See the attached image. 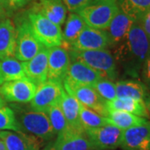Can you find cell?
<instances>
[{
	"instance_id": "1",
	"label": "cell",
	"mask_w": 150,
	"mask_h": 150,
	"mask_svg": "<svg viewBox=\"0 0 150 150\" xmlns=\"http://www.w3.org/2000/svg\"><path fill=\"white\" fill-rule=\"evenodd\" d=\"M112 48L113 58L125 74L139 78L145 59L150 51V39L139 23L134 22L123 42Z\"/></svg>"
},
{
	"instance_id": "2",
	"label": "cell",
	"mask_w": 150,
	"mask_h": 150,
	"mask_svg": "<svg viewBox=\"0 0 150 150\" xmlns=\"http://www.w3.org/2000/svg\"><path fill=\"white\" fill-rule=\"evenodd\" d=\"M10 108L15 114L20 132L33 135L43 141L53 139L56 135L47 112L36 111L23 104H13Z\"/></svg>"
},
{
	"instance_id": "3",
	"label": "cell",
	"mask_w": 150,
	"mask_h": 150,
	"mask_svg": "<svg viewBox=\"0 0 150 150\" xmlns=\"http://www.w3.org/2000/svg\"><path fill=\"white\" fill-rule=\"evenodd\" d=\"M70 60L84 64L97 72L102 79L113 81L118 78V66L110 51L107 49L89 51H69Z\"/></svg>"
},
{
	"instance_id": "4",
	"label": "cell",
	"mask_w": 150,
	"mask_h": 150,
	"mask_svg": "<svg viewBox=\"0 0 150 150\" xmlns=\"http://www.w3.org/2000/svg\"><path fill=\"white\" fill-rule=\"evenodd\" d=\"M28 21L33 36L44 48L62 45V30L59 25L48 20L40 13L29 11Z\"/></svg>"
},
{
	"instance_id": "5",
	"label": "cell",
	"mask_w": 150,
	"mask_h": 150,
	"mask_svg": "<svg viewBox=\"0 0 150 150\" xmlns=\"http://www.w3.org/2000/svg\"><path fill=\"white\" fill-rule=\"evenodd\" d=\"M118 10V0H107L92 3L79 11L78 14L83 18L87 26L106 30Z\"/></svg>"
},
{
	"instance_id": "6",
	"label": "cell",
	"mask_w": 150,
	"mask_h": 150,
	"mask_svg": "<svg viewBox=\"0 0 150 150\" xmlns=\"http://www.w3.org/2000/svg\"><path fill=\"white\" fill-rule=\"evenodd\" d=\"M15 56L21 62H27L36 56L44 47L33 36L28 18H23L17 24Z\"/></svg>"
},
{
	"instance_id": "7",
	"label": "cell",
	"mask_w": 150,
	"mask_h": 150,
	"mask_svg": "<svg viewBox=\"0 0 150 150\" xmlns=\"http://www.w3.org/2000/svg\"><path fill=\"white\" fill-rule=\"evenodd\" d=\"M93 150H112L119 148L123 130L112 124L84 130Z\"/></svg>"
},
{
	"instance_id": "8",
	"label": "cell",
	"mask_w": 150,
	"mask_h": 150,
	"mask_svg": "<svg viewBox=\"0 0 150 150\" xmlns=\"http://www.w3.org/2000/svg\"><path fill=\"white\" fill-rule=\"evenodd\" d=\"M64 92L62 83L47 80L38 86L36 93L30 102V107L36 111L47 112L58 104Z\"/></svg>"
},
{
	"instance_id": "9",
	"label": "cell",
	"mask_w": 150,
	"mask_h": 150,
	"mask_svg": "<svg viewBox=\"0 0 150 150\" xmlns=\"http://www.w3.org/2000/svg\"><path fill=\"white\" fill-rule=\"evenodd\" d=\"M64 91L75 98L80 104L91 109L101 116L107 117L108 110L106 101L103 99L92 86L66 85L64 84Z\"/></svg>"
},
{
	"instance_id": "10",
	"label": "cell",
	"mask_w": 150,
	"mask_h": 150,
	"mask_svg": "<svg viewBox=\"0 0 150 150\" xmlns=\"http://www.w3.org/2000/svg\"><path fill=\"white\" fill-rule=\"evenodd\" d=\"M37 88L32 81L24 78L0 85V96L7 102L28 103L32 101Z\"/></svg>"
},
{
	"instance_id": "11",
	"label": "cell",
	"mask_w": 150,
	"mask_h": 150,
	"mask_svg": "<svg viewBox=\"0 0 150 150\" xmlns=\"http://www.w3.org/2000/svg\"><path fill=\"white\" fill-rule=\"evenodd\" d=\"M109 47V39L106 30H100L86 26L79 36L71 45L70 50L89 51L101 50Z\"/></svg>"
},
{
	"instance_id": "12",
	"label": "cell",
	"mask_w": 150,
	"mask_h": 150,
	"mask_svg": "<svg viewBox=\"0 0 150 150\" xmlns=\"http://www.w3.org/2000/svg\"><path fill=\"white\" fill-rule=\"evenodd\" d=\"M48 49V80L63 84L71 64L69 51L61 46Z\"/></svg>"
},
{
	"instance_id": "13",
	"label": "cell",
	"mask_w": 150,
	"mask_h": 150,
	"mask_svg": "<svg viewBox=\"0 0 150 150\" xmlns=\"http://www.w3.org/2000/svg\"><path fill=\"white\" fill-rule=\"evenodd\" d=\"M119 148L123 150H150V122L123 130Z\"/></svg>"
},
{
	"instance_id": "14",
	"label": "cell",
	"mask_w": 150,
	"mask_h": 150,
	"mask_svg": "<svg viewBox=\"0 0 150 150\" xmlns=\"http://www.w3.org/2000/svg\"><path fill=\"white\" fill-rule=\"evenodd\" d=\"M51 145L54 150H93L84 130L73 128L58 134Z\"/></svg>"
},
{
	"instance_id": "15",
	"label": "cell",
	"mask_w": 150,
	"mask_h": 150,
	"mask_svg": "<svg viewBox=\"0 0 150 150\" xmlns=\"http://www.w3.org/2000/svg\"><path fill=\"white\" fill-rule=\"evenodd\" d=\"M101 77L91 68L84 64L73 61L71 62L68 73L63 81V85H87L93 86L99 81Z\"/></svg>"
},
{
	"instance_id": "16",
	"label": "cell",
	"mask_w": 150,
	"mask_h": 150,
	"mask_svg": "<svg viewBox=\"0 0 150 150\" xmlns=\"http://www.w3.org/2000/svg\"><path fill=\"white\" fill-rule=\"evenodd\" d=\"M48 49L43 48L32 59L23 62L26 78L37 87L48 80Z\"/></svg>"
},
{
	"instance_id": "17",
	"label": "cell",
	"mask_w": 150,
	"mask_h": 150,
	"mask_svg": "<svg viewBox=\"0 0 150 150\" xmlns=\"http://www.w3.org/2000/svg\"><path fill=\"white\" fill-rule=\"evenodd\" d=\"M0 139L7 150H39L42 139L31 134L16 131H1Z\"/></svg>"
},
{
	"instance_id": "18",
	"label": "cell",
	"mask_w": 150,
	"mask_h": 150,
	"mask_svg": "<svg viewBox=\"0 0 150 150\" xmlns=\"http://www.w3.org/2000/svg\"><path fill=\"white\" fill-rule=\"evenodd\" d=\"M31 12L38 13L59 26L67 18V8L63 0H33Z\"/></svg>"
},
{
	"instance_id": "19",
	"label": "cell",
	"mask_w": 150,
	"mask_h": 150,
	"mask_svg": "<svg viewBox=\"0 0 150 150\" xmlns=\"http://www.w3.org/2000/svg\"><path fill=\"white\" fill-rule=\"evenodd\" d=\"M17 31L9 18L0 20V60L14 58L16 51Z\"/></svg>"
},
{
	"instance_id": "20",
	"label": "cell",
	"mask_w": 150,
	"mask_h": 150,
	"mask_svg": "<svg viewBox=\"0 0 150 150\" xmlns=\"http://www.w3.org/2000/svg\"><path fill=\"white\" fill-rule=\"evenodd\" d=\"M134 23L129 16L119 9L106 29L109 39V47L113 48L123 42Z\"/></svg>"
},
{
	"instance_id": "21",
	"label": "cell",
	"mask_w": 150,
	"mask_h": 150,
	"mask_svg": "<svg viewBox=\"0 0 150 150\" xmlns=\"http://www.w3.org/2000/svg\"><path fill=\"white\" fill-rule=\"evenodd\" d=\"M117 98H130L144 101L149 98V88L138 80H122L115 83Z\"/></svg>"
},
{
	"instance_id": "22",
	"label": "cell",
	"mask_w": 150,
	"mask_h": 150,
	"mask_svg": "<svg viewBox=\"0 0 150 150\" xmlns=\"http://www.w3.org/2000/svg\"><path fill=\"white\" fill-rule=\"evenodd\" d=\"M107 110H119L130 112L141 118H149V113L144 101L130 98H116L111 101H106Z\"/></svg>"
},
{
	"instance_id": "23",
	"label": "cell",
	"mask_w": 150,
	"mask_h": 150,
	"mask_svg": "<svg viewBox=\"0 0 150 150\" xmlns=\"http://www.w3.org/2000/svg\"><path fill=\"white\" fill-rule=\"evenodd\" d=\"M86 26L84 21L78 13H70L68 18H66L64 31H62L61 47L69 51L71 45L78 38Z\"/></svg>"
},
{
	"instance_id": "24",
	"label": "cell",
	"mask_w": 150,
	"mask_h": 150,
	"mask_svg": "<svg viewBox=\"0 0 150 150\" xmlns=\"http://www.w3.org/2000/svg\"><path fill=\"white\" fill-rule=\"evenodd\" d=\"M59 104L70 127L78 130H83L79 119V102L64 91Z\"/></svg>"
},
{
	"instance_id": "25",
	"label": "cell",
	"mask_w": 150,
	"mask_h": 150,
	"mask_svg": "<svg viewBox=\"0 0 150 150\" xmlns=\"http://www.w3.org/2000/svg\"><path fill=\"white\" fill-rule=\"evenodd\" d=\"M26 78L23 62L16 58L0 60V85L7 82Z\"/></svg>"
},
{
	"instance_id": "26",
	"label": "cell",
	"mask_w": 150,
	"mask_h": 150,
	"mask_svg": "<svg viewBox=\"0 0 150 150\" xmlns=\"http://www.w3.org/2000/svg\"><path fill=\"white\" fill-rule=\"evenodd\" d=\"M106 118L108 123L109 124H112L123 131L148 122L146 118H141L130 112L119 110H108V115Z\"/></svg>"
},
{
	"instance_id": "27",
	"label": "cell",
	"mask_w": 150,
	"mask_h": 150,
	"mask_svg": "<svg viewBox=\"0 0 150 150\" xmlns=\"http://www.w3.org/2000/svg\"><path fill=\"white\" fill-rule=\"evenodd\" d=\"M118 6L133 21L139 23L145 13L150 10V0H118Z\"/></svg>"
},
{
	"instance_id": "28",
	"label": "cell",
	"mask_w": 150,
	"mask_h": 150,
	"mask_svg": "<svg viewBox=\"0 0 150 150\" xmlns=\"http://www.w3.org/2000/svg\"><path fill=\"white\" fill-rule=\"evenodd\" d=\"M79 119L83 130L99 128L103 125L109 124L108 123L107 118L101 116L82 104H80L79 107Z\"/></svg>"
},
{
	"instance_id": "29",
	"label": "cell",
	"mask_w": 150,
	"mask_h": 150,
	"mask_svg": "<svg viewBox=\"0 0 150 150\" xmlns=\"http://www.w3.org/2000/svg\"><path fill=\"white\" fill-rule=\"evenodd\" d=\"M48 118L53 127L55 134H60L71 128L65 118L64 112L62 111L59 104H55L51 108L48 112Z\"/></svg>"
},
{
	"instance_id": "30",
	"label": "cell",
	"mask_w": 150,
	"mask_h": 150,
	"mask_svg": "<svg viewBox=\"0 0 150 150\" xmlns=\"http://www.w3.org/2000/svg\"><path fill=\"white\" fill-rule=\"evenodd\" d=\"M0 130L20 132L14 112L6 104H0Z\"/></svg>"
},
{
	"instance_id": "31",
	"label": "cell",
	"mask_w": 150,
	"mask_h": 150,
	"mask_svg": "<svg viewBox=\"0 0 150 150\" xmlns=\"http://www.w3.org/2000/svg\"><path fill=\"white\" fill-rule=\"evenodd\" d=\"M93 88L99 94V96L105 101H111L116 98V86L112 81L100 79L93 86Z\"/></svg>"
},
{
	"instance_id": "32",
	"label": "cell",
	"mask_w": 150,
	"mask_h": 150,
	"mask_svg": "<svg viewBox=\"0 0 150 150\" xmlns=\"http://www.w3.org/2000/svg\"><path fill=\"white\" fill-rule=\"evenodd\" d=\"M67 10L78 13L83 8L92 4L93 0H63Z\"/></svg>"
},
{
	"instance_id": "33",
	"label": "cell",
	"mask_w": 150,
	"mask_h": 150,
	"mask_svg": "<svg viewBox=\"0 0 150 150\" xmlns=\"http://www.w3.org/2000/svg\"><path fill=\"white\" fill-rule=\"evenodd\" d=\"M141 77L148 88H150V51L145 59L141 70Z\"/></svg>"
},
{
	"instance_id": "34",
	"label": "cell",
	"mask_w": 150,
	"mask_h": 150,
	"mask_svg": "<svg viewBox=\"0 0 150 150\" xmlns=\"http://www.w3.org/2000/svg\"><path fill=\"white\" fill-rule=\"evenodd\" d=\"M13 11L8 0H0V20L9 18Z\"/></svg>"
},
{
	"instance_id": "35",
	"label": "cell",
	"mask_w": 150,
	"mask_h": 150,
	"mask_svg": "<svg viewBox=\"0 0 150 150\" xmlns=\"http://www.w3.org/2000/svg\"><path fill=\"white\" fill-rule=\"evenodd\" d=\"M140 26L144 29L146 35L150 39V10H149L144 14V16L141 18L139 23Z\"/></svg>"
},
{
	"instance_id": "36",
	"label": "cell",
	"mask_w": 150,
	"mask_h": 150,
	"mask_svg": "<svg viewBox=\"0 0 150 150\" xmlns=\"http://www.w3.org/2000/svg\"><path fill=\"white\" fill-rule=\"evenodd\" d=\"M33 0H8V3H9L11 8L14 11L27 6Z\"/></svg>"
},
{
	"instance_id": "37",
	"label": "cell",
	"mask_w": 150,
	"mask_h": 150,
	"mask_svg": "<svg viewBox=\"0 0 150 150\" xmlns=\"http://www.w3.org/2000/svg\"><path fill=\"white\" fill-rule=\"evenodd\" d=\"M144 103H145V105H146L147 109H148V111H149V113L150 114V95L149 96V98L145 100Z\"/></svg>"
},
{
	"instance_id": "38",
	"label": "cell",
	"mask_w": 150,
	"mask_h": 150,
	"mask_svg": "<svg viewBox=\"0 0 150 150\" xmlns=\"http://www.w3.org/2000/svg\"><path fill=\"white\" fill-rule=\"evenodd\" d=\"M0 150H7L4 143L1 139H0Z\"/></svg>"
},
{
	"instance_id": "39",
	"label": "cell",
	"mask_w": 150,
	"mask_h": 150,
	"mask_svg": "<svg viewBox=\"0 0 150 150\" xmlns=\"http://www.w3.org/2000/svg\"><path fill=\"white\" fill-rule=\"evenodd\" d=\"M42 150H54V149H53V148H52V145L49 144L48 145L47 147H45L44 149H43Z\"/></svg>"
},
{
	"instance_id": "40",
	"label": "cell",
	"mask_w": 150,
	"mask_h": 150,
	"mask_svg": "<svg viewBox=\"0 0 150 150\" xmlns=\"http://www.w3.org/2000/svg\"><path fill=\"white\" fill-rule=\"evenodd\" d=\"M103 1H107V0H93L92 3H98V2H103Z\"/></svg>"
}]
</instances>
